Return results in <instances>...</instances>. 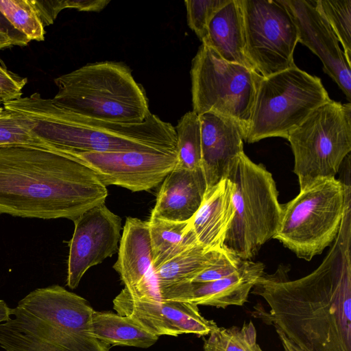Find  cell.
<instances>
[{
    "label": "cell",
    "instance_id": "cell-1",
    "mask_svg": "<svg viewBox=\"0 0 351 351\" xmlns=\"http://www.w3.org/2000/svg\"><path fill=\"white\" fill-rule=\"evenodd\" d=\"M289 270L280 265L258 278L252 293L269 310L258 308L256 314L301 351H351V195L322 263L295 280L289 279Z\"/></svg>",
    "mask_w": 351,
    "mask_h": 351
},
{
    "label": "cell",
    "instance_id": "cell-2",
    "mask_svg": "<svg viewBox=\"0 0 351 351\" xmlns=\"http://www.w3.org/2000/svg\"><path fill=\"white\" fill-rule=\"evenodd\" d=\"M107 197L94 172L73 158L31 147H0V214L74 221Z\"/></svg>",
    "mask_w": 351,
    "mask_h": 351
},
{
    "label": "cell",
    "instance_id": "cell-3",
    "mask_svg": "<svg viewBox=\"0 0 351 351\" xmlns=\"http://www.w3.org/2000/svg\"><path fill=\"white\" fill-rule=\"evenodd\" d=\"M24 114L34 132L61 154L75 152H146L177 154L175 128L151 114L136 124L88 118L35 93L3 104Z\"/></svg>",
    "mask_w": 351,
    "mask_h": 351
},
{
    "label": "cell",
    "instance_id": "cell-4",
    "mask_svg": "<svg viewBox=\"0 0 351 351\" xmlns=\"http://www.w3.org/2000/svg\"><path fill=\"white\" fill-rule=\"evenodd\" d=\"M94 310L82 297L56 285L31 291L0 323L5 351H110L91 332Z\"/></svg>",
    "mask_w": 351,
    "mask_h": 351
},
{
    "label": "cell",
    "instance_id": "cell-5",
    "mask_svg": "<svg viewBox=\"0 0 351 351\" xmlns=\"http://www.w3.org/2000/svg\"><path fill=\"white\" fill-rule=\"evenodd\" d=\"M54 82L58 90L53 101L88 118L136 124L152 114L143 86L122 62L89 63L58 77Z\"/></svg>",
    "mask_w": 351,
    "mask_h": 351
},
{
    "label": "cell",
    "instance_id": "cell-6",
    "mask_svg": "<svg viewBox=\"0 0 351 351\" xmlns=\"http://www.w3.org/2000/svg\"><path fill=\"white\" fill-rule=\"evenodd\" d=\"M232 184L234 216L223 249L241 260H250L276 235L282 207L271 173L241 153L226 177Z\"/></svg>",
    "mask_w": 351,
    "mask_h": 351
},
{
    "label": "cell",
    "instance_id": "cell-7",
    "mask_svg": "<svg viewBox=\"0 0 351 351\" xmlns=\"http://www.w3.org/2000/svg\"><path fill=\"white\" fill-rule=\"evenodd\" d=\"M350 181L317 178L281 204L279 226L274 239L307 261L330 246L339 232Z\"/></svg>",
    "mask_w": 351,
    "mask_h": 351
},
{
    "label": "cell",
    "instance_id": "cell-8",
    "mask_svg": "<svg viewBox=\"0 0 351 351\" xmlns=\"http://www.w3.org/2000/svg\"><path fill=\"white\" fill-rule=\"evenodd\" d=\"M330 98L321 79L295 65L263 77L244 141L269 137L287 138L317 108Z\"/></svg>",
    "mask_w": 351,
    "mask_h": 351
},
{
    "label": "cell",
    "instance_id": "cell-9",
    "mask_svg": "<svg viewBox=\"0 0 351 351\" xmlns=\"http://www.w3.org/2000/svg\"><path fill=\"white\" fill-rule=\"evenodd\" d=\"M193 111L213 112L232 119L241 127L244 139L263 76L256 71L229 62L202 43L192 60Z\"/></svg>",
    "mask_w": 351,
    "mask_h": 351
},
{
    "label": "cell",
    "instance_id": "cell-10",
    "mask_svg": "<svg viewBox=\"0 0 351 351\" xmlns=\"http://www.w3.org/2000/svg\"><path fill=\"white\" fill-rule=\"evenodd\" d=\"M300 189L317 178H335L351 151V104L330 99L288 136Z\"/></svg>",
    "mask_w": 351,
    "mask_h": 351
},
{
    "label": "cell",
    "instance_id": "cell-11",
    "mask_svg": "<svg viewBox=\"0 0 351 351\" xmlns=\"http://www.w3.org/2000/svg\"><path fill=\"white\" fill-rule=\"evenodd\" d=\"M247 58L263 77L295 64L298 43L294 20L283 0H239Z\"/></svg>",
    "mask_w": 351,
    "mask_h": 351
},
{
    "label": "cell",
    "instance_id": "cell-12",
    "mask_svg": "<svg viewBox=\"0 0 351 351\" xmlns=\"http://www.w3.org/2000/svg\"><path fill=\"white\" fill-rule=\"evenodd\" d=\"M65 156L92 170L106 186L148 191L164 180L177 165V154L146 152H75Z\"/></svg>",
    "mask_w": 351,
    "mask_h": 351
},
{
    "label": "cell",
    "instance_id": "cell-13",
    "mask_svg": "<svg viewBox=\"0 0 351 351\" xmlns=\"http://www.w3.org/2000/svg\"><path fill=\"white\" fill-rule=\"evenodd\" d=\"M69 242L66 285L75 289L86 271L119 250L121 219L105 204L89 209L74 221Z\"/></svg>",
    "mask_w": 351,
    "mask_h": 351
},
{
    "label": "cell",
    "instance_id": "cell-14",
    "mask_svg": "<svg viewBox=\"0 0 351 351\" xmlns=\"http://www.w3.org/2000/svg\"><path fill=\"white\" fill-rule=\"evenodd\" d=\"M119 315L132 318L151 333L159 337L182 334L206 336L218 326L202 315L198 306L176 300H152L132 295L126 288L113 300Z\"/></svg>",
    "mask_w": 351,
    "mask_h": 351
},
{
    "label": "cell",
    "instance_id": "cell-15",
    "mask_svg": "<svg viewBox=\"0 0 351 351\" xmlns=\"http://www.w3.org/2000/svg\"><path fill=\"white\" fill-rule=\"evenodd\" d=\"M298 32V42L322 61L324 71L336 82L351 101V70L332 28L319 13L315 0H283Z\"/></svg>",
    "mask_w": 351,
    "mask_h": 351
},
{
    "label": "cell",
    "instance_id": "cell-16",
    "mask_svg": "<svg viewBox=\"0 0 351 351\" xmlns=\"http://www.w3.org/2000/svg\"><path fill=\"white\" fill-rule=\"evenodd\" d=\"M260 262L243 260L232 274L213 281L183 282L158 291L161 300L226 308L242 306L258 278L265 273Z\"/></svg>",
    "mask_w": 351,
    "mask_h": 351
},
{
    "label": "cell",
    "instance_id": "cell-17",
    "mask_svg": "<svg viewBox=\"0 0 351 351\" xmlns=\"http://www.w3.org/2000/svg\"><path fill=\"white\" fill-rule=\"evenodd\" d=\"M198 116L207 190L226 177L233 161L243 152L244 136L240 125L230 118L213 112Z\"/></svg>",
    "mask_w": 351,
    "mask_h": 351
},
{
    "label": "cell",
    "instance_id": "cell-18",
    "mask_svg": "<svg viewBox=\"0 0 351 351\" xmlns=\"http://www.w3.org/2000/svg\"><path fill=\"white\" fill-rule=\"evenodd\" d=\"M206 188L202 168L189 170L175 167L162 182L150 217L189 221L199 208Z\"/></svg>",
    "mask_w": 351,
    "mask_h": 351
},
{
    "label": "cell",
    "instance_id": "cell-19",
    "mask_svg": "<svg viewBox=\"0 0 351 351\" xmlns=\"http://www.w3.org/2000/svg\"><path fill=\"white\" fill-rule=\"evenodd\" d=\"M232 184L227 178L206 191L203 201L189 220L197 243L206 250L221 251L234 216Z\"/></svg>",
    "mask_w": 351,
    "mask_h": 351
},
{
    "label": "cell",
    "instance_id": "cell-20",
    "mask_svg": "<svg viewBox=\"0 0 351 351\" xmlns=\"http://www.w3.org/2000/svg\"><path fill=\"white\" fill-rule=\"evenodd\" d=\"M153 252L148 221L127 217L113 265L125 287L132 289L153 270Z\"/></svg>",
    "mask_w": 351,
    "mask_h": 351
},
{
    "label": "cell",
    "instance_id": "cell-21",
    "mask_svg": "<svg viewBox=\"0 0 351 351\" xmlns=\"http://www.w3.org/2000/svg\"><path fill=\"white\" fill-rule=\"evenodd\" d=\"M202 43L213 49L223 60L254 69L245 53L239 0H229L214 14Z\"/></svg>",
    "mask_w": 351,
    "mask_h": 351
},
{
    "label": "cell",
    "instance_id": "cell-22",
    "mask_svg": "<svg viewBox=\"0 0 351 351\" xmlns=\"http://www.w3.org/2000/svg\"><path fill=\"white\" fill-rule=\"evenodd\" d=\"M91 332L95 338L108 346L147 348L158 339V336L129 317L95 311L92 315Z\"/></svg>",
    "mask_w": 351,
    "mask_h": 351
},
{
    "label": "cell",
    "instance_id": "cell-23",
    "mask_svg": "<svg viewBox=\"0 0 351 351\" xmlns=\"http://www.w3.org/2000/svg\"><path fill=\"white\" fill-rule=\"evenodd\" d=\"M225 250H206L197 242L153 269L158 290L191 281L198 274L215 264Z\"/></svg>",
    "mask_w": 351,
    "mask_h": 351
},
{
    "label": "cell",
    "instance_id": "cell-24",
    "mask_svg": "<svg viewBox=\"0 0 351 351\" xmlns=\"http://www.w3.org/2000/svg\"><path fill=\"white\" fill-rule=\"evenodd\" d=\"M147 221L153 252V269L197 242L189 221L177 222L150 217Z\"/></svg>",
    "mask_w": 351,
    "mask_h": 351
},
{
    "label": "cell",
    "instance_id": "cell-25",
    "mask_svg": "<svg viewBox=\"0 0 351 351\" xmlns=\"http://www.w3.org/2000/svg\"><path fill=\"white\" fill-rule=\"evenodd\" d=\"M16 146L31 147L60 154L56 147L34 132L31 121L24 114L3 108L0 110V147Z\"/></svg>",
    "mask_w": 351,
    "mask_h": 351
},
{
    "label": "cell",
    "instance_id": "cell-26",
    "mask_svg": "<svg viewBox=\"0 0 351 351\" xmlns=\"http://www.w3.org/2000/svg\"><path fill=\"white\" fill-rule=\"evenodd\" d=\"M175 128L176 168L194 170L202 168L201 130L199 116L193 110L184 114Z\"/></svg>",
    "mask_w": 351,
    "mask_h": 351
},
{
    "label": "cell",
    "instance_id": "cell-27",
    "mask_svg": "<svg viewBox=\"0 0 351 351\" xmlns=\"http://www.w3.org/2000/svg\"><path fill=\"white\" fill-rule=\"evenodd\" d=\"M204 351H263L256 342V330L252 322L242 327H217L204 342Z\"/></svg>",
    "mask_w": 351,
    "mask_h": 351
},
{
    "label": "cell",
    "instance_id": "cell-28",
    "mask_svg": "<svg viewBox=\"0 0 351 351\" xmlns=\"http://www.w3.org/2000/svg\"><path fill=\"white\" fill-rule=\"evenodd\" d=\"M0 11L29 40H45V27L30 0H0Z\"/></svg>",
    "mask_w": 351,
    "mask_h": 351
},
{
    "label": "cell",
    "instance_id": "cell-29",
    "mask_svg": "<svg viewBox=\"0 0 351 351\" xmlns=\"http://www.w3.org/2000/svg\"><path fill=\"white\" fill-rule=\"evenodd\" d=\"M315 5L332 28L351 64V0H315Z\"/></svg>",
    "mask_w": 351,
    "mask_h": 351
},
{
    "label": "cell",
    "instance_id": "cell-30",
    "mask_svg": "<svg viewBox=\"0 0 351 351\" xmlns=\"http://www.w3.org/2000/svg\"><path fill=\"white\" fill-rule=\"evenodd\" d=\"M229 0H186L187 23L202 41L207 32L208 25L214 14Z\"/></svg>",
    "mask_w": 351,
    "mask_h": 351
},
{
    "label": "cell",
    "instance_id": "cell-31",
    "mask_svg": "<svg viewBox=\"0 0 351 351\" xmlns=\"http://www.w3.org/2000/svg\"><path fill=\"white\" fill-rule=\"evenodd\" d=\"M243 260L225 250L219 260L195 276L193 282H208L227 277L237 271Z\"/></svg>",
    "mask_w": 351,
    "mask_h": 351
},
{
    "label": "cell",
    "instance_id": "cell-32",
    "mask_svg": "<svg viewBox=\"0 0 351 351\" xmlns=\"http://www.w3.org/2000/svg\"><path fill=\"white\" fill-rule=\"evenodd\" d=\"M27 82V78L0 66V102L4 104L21 98Z\"/></svg>",
    "mask_w": 351,
    "mask_h": 351
},
{
    "label": "cell",
    "instance_id": "cell-33",
    "mask_svg": "<svg viewBox=\"0 0 351 351\" xmlns=\"http://www.w3.org/2000/svg\"><path fill=\"white\" fill-rule=\"evenodd\" d=\"M44 27L53 23L58 14L69 8V0H30Z\"/></svg>",
    "mask_w": 351,
    "mask_h": 351
},
{
    "label": "cell",
    "instance_id": "cell-34",
    "mask_svg": "<svg viewBox=\"0 0 351 351\" xmlns=\"http://www.w3.org/2000/svg\"><path fill=\"white\" fill-rule=\"evenodd\" d=\"M0 32L11 39L12 45L25 46L30 41L23 34L16 29L0 11Z\"/></svg>",
    "mask_w": 351,
    "mask_h": 351
},
{
    "label": "cell",
    "instance_id": "cell-35",
    "mask_svg": "<svg viewBox=\"0 0 351 351\" xmlns=\"http://www.w3.org/2000/svg\"><path fill=\"white\" fill-rule=\"evenodd\" d=\"M110 2V0H69V8L84 12H99Z\"/></svg>",
    "mask_w": 351,
    "mask_h": 351
},
{
    "label": "cell",
    "instance_id": "cell-36",
    "mask_svg": "<svg viewBox=\"0 0 351 351\" xmlns=\"http://www.w3.org/2000/svg\"><path fill=\"white\" fill-rule=\"evenodd\" d=\"M282 343L284 351H301L293 346L285 335L278 330H276Z\"/></svg>",
    "mask_w": 351,
    "mask_h": 351
},
{
    "label": "cell",
    "instance_id": "cell-37",
    "mask_svg": "<svg viewBox=\"0 0 351 351\" xmlns=\"http://www.w3.org/2000/svg\"><path fill=\"white\" fill-rule=\"evenodd\" d=\"M12 308H10L5 301L0 300V323L10 319Z\"/></svg>",
    "mask_w": 351,
    "mask_h": 351
},
{
    "label": "cell",
    "instance_id": "cell-38",
    "mask_svg": "<svg viewBox=\"0 0 351 351\" xmlns=\"http://www.w3.org/2000/svg\"><path fill=\"white\" fill-rule=\"evenodd\" d=\"M10 45H12V42L9 36L0 32V50Z\"/></svg>",
    "mask_w": 351,
    "mask_h": 351
},
{
    "label": "cell",
    "instance_id": "cell-39",
    "mask_svg": "<svg viewBox=\"0 0 351 351\" xmlns=\"http://www.w3.org/2000/svg\"><path fill=\"white\" fill-rule=\"evenodd\" d=\"M2 108H3V107H1V106H0V110H1Z\"/></svg>",
    "mask_w": 351,
    "mask_h": 351
}]
</instances>
